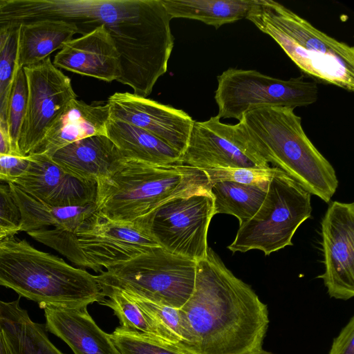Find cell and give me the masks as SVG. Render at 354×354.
<instances>
[{
    "mask_svg": "<svg viewBox=\"0 0 354 354\" xmlns=\"http://www.w3.org/2000/svg\"><path fill=\"white\" fill-rule=\"evenodd\" d=\"M235 128L253 155L283 171L310 194L329 202L338 187L332 165L305 133L294 109L268 106L245 113Z\"/></svg>",
    "mask_w": 354,
    "mask_h": 354,
    "instance_id": "3957f363",
    "label": "cell"
},
{
    "mask_svg": "<svg viewBox=\"0 0 354 354\" xmlns=\"http://www.w3.org/2000/svg\"><path fill=\"white\" fill-rule=\"evenodd\" d=\"M19 301H0V320L13 353L64 354L49 340L44 326L31 320Z\"/></svg>",
    "mask_w": 354,
    "mask_h": 354,
    "instance_id": "cb8c5ba5",
    "label": "cell"
},
{
    "mask_svg": "<svg viewBox=\"0 0 354 354\" xmlns=\"http://www.w3.org/2000/svg\"><path fill=\"white\" fill-rule=\"evenodd\" d=\"M120 354H189L174 344L117 327L110 334Z\"/></svg>",
    "mask_w": 354,
    "mask_h": 354,
    "instance_id": "f1b7e54d",
    "label": "cell"
},
{
    "mask_svg": "<svg viewBox=\"0 0 354 354\" xmlns=\"http://www.w3.org/2000/svg\"><path fill=\"white\" fill-rule=\"evenodd\" d=\"M196 261L156 247L95 275L102 292L118 290L180 308L194 288Z\"/></svg>",
    "mask_w": 354,
    "mask_h": 354,
    "instance_id": "ba28073f",
    "label": "cell"
},
{
    "mask_svg": "<svg viewBox=\"0 0 354 354\" xmlns=\"http://www.w3.org/2000/svg\"><path fill=\"white\" fill-rule=\"evenodd\" d=\"M51 159L70 175L84 180L98 181L127 160L105 135L90 136L56 151Z\"/></svg>",
    "mask_w": 354,
    "mask_h": 354,
    "instance_id": "ac0fdd59",
    "label": "cell"
},
{
    "mask_svg": "<svg viewBox=\"0 0 354 354\" xmlns=\"http://www.w3.org/2000/svg\"><path fill=\"white\" fill-rule=\"evenodd\" d=\"M10 154L21 155L14 149L6 129L0 120V156Z\"/></svg>",
    "mask_w": 354,
    "mask_h": 354,
    "instance_id": "d590c367",
    "label": "cell"
},
{
    "mask_svg": "<svg viewBox=\"0 0 354 354\" xmlns=\"http://www.w3.org/2000/svg\"><path fill=\"white\" fill-rule=\"evenodd\" d=\"M256 354H275V353H273L272 352H270V351H265L263 349H261V351H259L258 353H257Z\"/></svg>",
    "mask_w": 354,
    "mask_h": 354,
    "instance_id": "74e56055",
    "label": "cell"
},
{
    "mask_svg": "<svg viewBox=\"0 0 354 354\" xmlns=\"http://www.w3.org/2000/svg\"><path fill=\"white\" fill-rule=\"evenodd\" d=\"M211 185L217 181H232L252 185L267 191L268 184L274 176L283 171L277 167H237L218 168L205 170Z\"/></svg>",
    "mask_w": 354,
    "mask_h": 354,
    "instance_id": "4dcf8cb0",
    "label": "cell"
},
{
    "mask_svg": "<svg viewBox=\"0 0 354 354\" xmlns=\"http://www.w3.org/2000/svg\"><path fill=\"white\" fill-rule=\"evenodd\" d=\"M0 354H14L0 320Z\"/></svg>",
    "mask_w": 354,
    "mask_h": 354,
    "instance_id": "8d00e7d4",
    "label": "cell"
},
{
    "mask_svg": "<svg viewBox=\"0 0 354 354\" xmlns=\"http://www.w3.org/2000/svg\"><path fill=\"white\" fill-rule=\"evenodd\" d=\"M97 183V212L120 222L139 221L174 198L211 195L207 172L184 163L158 165L127 160Z\"/></svg>",
    "mask_w": 354,
    "mask_h": 354,
    "instance_id": "277c9868",
    "label": "cell"
},
{
    "mask_svg": "<svg viewBox=\"0 0 354 354\" xmlns=\"http://www.w3.org/2000/svg\"><path fill=\"white\" fill-rule=\"evenodd\" d=\"M214 215L212 195L194 194L170 200L137 221L163 249L198 261L207 254V231Z\"/></svg>",
    "mask_w": 354,
    "mask_h": 354,
    "instance_id": "8fae6325",
    "label": "cell"
},
{
    "mask_svg": "<svg viewBox=\"0 0 354 354\" xmlns=\"http://www.w3.org/2000/svg\"><path fill=\"white\" fill-rule=\"evenodd\" d=\"M328 354H354V316L333 339Z\"/></svg>",
    "mask_w": 354,
    "mask_h": 354,
    "instance_id": "e575fe53",
    "label": "cell"
},
{
    "mask_svg": "<svg viewBox=\"0 0 354 354\" xmlns=\"http://www.w3.org/2000/svg\"><path fill=\"white\" fill-rule=\"evenodd\" d=\"M8 184L20 212V231L28 232L46 226L73 231L97 211L96 202L52 206L32 196L16 184Z\"/></svg>",
    "mask_w": 354,
    "mask_h": 354,
    "instance_id": "44dd1931",
    "label": "cell"
},
{
    "mask_svg": "<svg viewBox=\"0 0 354 354\" xmlns=\"http://www.w3.org/2000/svg\"><path fill=\"white\" fill-rule=\"evenodd\" d=\"M217 81L216 115L239 121L247 112L259 108L308 106L317 101L318 95L317 84L302 77L281 80L255 70L229 68Z\"/></svg>",
    "mask_w": 354,
    "mask_h": 354,
    "instance_id": "30bf717a",
    "label": "cell"
},
{
    "mask_svg": "<svg viewBox=\"0 0 354 354\" xmlns=\"http://www.w3.org/2000/svg\"><path fill=\"white\" fill-rule=\"evenodd\" d=\"M28 234L76 265L100 272L160 247L140 222L113 221L97 211L73 231L44 228Z\"/></svg>",
    "mask_w": 354,
    "mask_h": 354,
    "instance_id": "52a82bcc",
    "label": "cell"
},
{
    "mask_svg": "<svg viewBox=\"0 0 354 354\" xmlns=\"http://www.w3.org/2000/svg\"><path fill=\"white\" fill-rule=\"evenodd\" d=\"M106 136L127 160L165 165L183 163L182 153L150 133L130 124L109 119Z\"/></svg>",
    "mask_w": 354,
    "mask_h": 354,
    "instance_id": "7402d4cb",
    "label": "cell"
},
{
    "mask_svg": "<svg viewBox=\"0 0 354 354\" xmlns=\"http://www.w3.org/2000/svg\"><path fill=\"white\" fill-rule=\"evenodd\" d=\"M76 27L60 21H44L18 26L17 66L37 64L73 39Z\"/></svg>",
    "mask_w": 354,
    "mask_h": 354,
    "instance_id": "603a6c76",
    "label": "cell"
},
{
    "mask_svg": "<svg viewBox=\"0 0 354 354\" xmlns=\"http://www.w3.org/2000/svg\"><path fill=\"white\" fill-rule=\"evenodd\" d=\"M210 192L215 214L233 215L239 219L241 225L255 215L267 191L232 181H217L212 183Z\"/></svg>",
    "mask_w": 354,
    "mask_h": 354,
    "instance_id": "4316f807",
    "label": "cell"
},
{
    "mask_svg": "<svg viewBox=\"0 0 354 354\" xmlns=\"http://www.w3.org/2000/svg\"><path fill=\"white\" fill-rule=\"evenodd\" d=\"M6 237H7L6 235L0 234V242L4 239Z\"/></svg>",
    "mask_w": 354,
    "mask_h": 354,
    "instance_id": "f35d334b",
    "label": "cell"
},
{
    "mask_svg": "<svg viewBox=\"0 0 354 354\" xmlns=\"http://www.w3.org/2000/svg\"><path fill=\"white\" fill-rule=\"evenodd\" d=\"M0 286L37 302L41 308L87 307L105 299L95 275L14 236L0 242Z\"/></svg>",
    "mask_w": 354,
    "mask_h": 354,
    "instance_id": "5b68a950",
    "label": "cell"
},
{
    "mask_svg": "<svg viewBox=\"0 0 354 354\" xmlns=\"http://www.w3.org/2000/svg\"><path fill=\"white\" fill-rule=\"evenodd\" d=\"M104 299L100 304L106 306L118 318L120 327L151 338L177 345L178 339L164 328L149 313L140 307L125 292L109 290L102 292Z\"/></svg>",
    "mask_w": 354,
    "mask_h": 354,
    "instance_id": "484cf974",
    "label": "cell"
},
{
    "mask_svg": "<svg viewBox=\"0 0 354 354\" xmlns=\"http://www.w3.org/2000/svg\"><path fill=\"white\" fill-rule=\"evenodd\" d=\"M28 156V166L15 182L28 194L55 207L96 201L97 181L80 180L70 175L45 153Z\"/></svg>",
    "mask_w": 354,
    "mask_h": 354,
    "instance_id": "2e32d148",
    "label": "cell"
},
{
    "mask_svg": "<svg viewBox=\"0 0 354 354\" xmlns=\"http://www.w3.org/2000/svg\"><path fill=\"white\" fill-rule=\"evenodd\" d=\"M5 0H0V6L4 3Z\"/></svg>",
    "mask_w": 354,
    "mask_h": 354,
    "instance_id": "ab89813d",
    "label": "cell"
},
{
    "mask_svg": "<svg viewBox=\"0 0 354 354\" xmlns=\"http://www.w3.org/2000/svg\"><path fill=\"white\" fill-rule=\"evenodd\" d=\"M18 27L0 30V120L6 129V109L17 68Z\"/></svg>",
    "mask_w": 354,
    "mask_h": 354,
    "instance_id": "83f0119b",
    "label": "cell"
},
{
    "mask_svg": "<svg viewBox=\"0 0 354 354\" xmlns=\"http://www.w3.org/2000/svg\"><path fill=\"white\" fill-rule=\"evenodd\" d=\"M60 21L86 35L103 26L119 54L121 84L147 97L167 70L174 45L161 0H60Z\"/></svg>",
    "mask_w": 354,
    "mask_h": 354,
    "instance_id": "7a4b0ae2",
    "label": "cell"
},
{
    "mask_svg": "<svg viewBox=\"0 0 354 354\" xmlns=\"http://www.w3.org/2000/svg\"><path fill=\"white\" fill-rule=\"evenodd\" d=\"M42 308L46 328L66 343L75 354H120L110 334L97 326L87 307Z\"/></svg>",
    "mask_w": 354,
    "mask_h": 354,
    "instance_id": "d6986e66",
    "label": "cell"
},
{
    "mask_svg": "<svg viewBox=\"0 0 354 354\" xmlns=\"http://www.w3.org/2000/svg\"><path fill=\"white\" fill-rule=\"evenodd\" d=\"M311 212L310 194L282 171L270 181L260 208L239 225L227 249L233 253L259 250L268 256L292 245L293 235Z\"/></svg>",
    "mask_w": 354,
    "mask_h": 354,
    "instance_id": "9c48e42d",
    "label": "cell"
},
{
    "mask_svg": "<svg viewBox=\"0 0 354 354\" xmlns=\"http://www.w3.org/2000/svg\"><path fill=\"white\" fill-rule=\"evenodd\" d=\"M168 15L194 19L216 28L246 19L256 0H161Z\"/></svg>",
    "mask_w": 354,
    "mask_h": 354,
    "instance_id": "d4e9b609",
    "label": "cell"
},
{
    "mask_svg": "<svg viewBox=\"0 0 354 354\" xmlns=\"http://www.w3.org/2000/svg\"><path fill=\"white\" fill-rule=\"evenodd\" d=\"M325 270L323 280L330 297L354 296V203L333 201L322 221Z\"/></svg>",
    "mask_w": 354,
    "mask_h": 354,
    "instance_id": "4fadbf2b",
    "label": "cell"
},
{
    "mask_svg": "<svg viewBox=\"0 0 354 354\" xmlns=\"http://www.w3.org/2000/svg\"><path fill=\"white\" fill-rule=\"evenodd\" d=\"M27 98L25 73L24 68L17 66L7 104L6 126L12 145L18 153V140L26 115Z\"/></svg>",
    "mask_w": 354,
    "mask_h": 354,
    "instance_id": "f546056e",
    "label": "cell"
},
{
    "mask_svg": "<svg viewBox=\"0 0 354 354\" xmlns=\"http://www.w3.org/2000/svg\"><path fill=\"white\" fill-rule=\"evenodd\" d=\"M28 164V156L10 154L0 156V180L15 183Z\"/></svg>",
    "mask_w": 354,
    "mask_h": 354,
    "instance_id": "836d02e7",
    "label": "cell"
},
{
    "mask_svg": "<svg viewBox=\"0 0 354 354\" xmlns=\"http://www.w3.org/2000/svg\"><path fill=\"white\" fill-rule=\"evenodd\" d=\"M28 98L18 149L22 156L34 153L46 132L77 95L71 79L57 68L48 57L41 62L23 68Z\"/></svg>",
    "mask_w": 354,
    "mask_h": 354,
    "instance_id": "7c38bea8",
    "label": "cell"
},
{
    "mask_svg": "<svg viewBox=\"0 0 354 354\" xmlns=\"http://www.w3.org/2000/svg\"><path fill=\"white\" fill-rule=\"evenodd\" d=\"M106 104L109 119L139 127L184 152L194 120L186 112L129 92H116Z\"/></svg>",
    "mask_w": 354,
    "mask_h": 354,
    "instance_id": "9a60e30c",
    "label": "cell"
},
{
    "mask_svg": "<svg viewBox=\"0 0 354 354\" xmlns=\"http://www.w3.org/2000/svg\"><path fill=\"white\" fill-rule=\"evenodd\" d=\"M109 107L72 100L53 122L34 153L51 156L75 141L96 135L106 136Z\"/></svg>",
    "mask_w": 354,
    "mask_h": 354,
    "instance_id": "ffe728a7",
    "label": "cell"
},
{
    "mask_svg": "<svg viewBox=\"0 0 354 354\" xmlns=\"http://www.w3.org/2000/svg\"><path fill=\"white\" fill-rule=\"evenodd\" d=\"M127 294L140 307L149 313L160 324L174 335L178 339V344L183 341L184 328L178 308L156 303L130 293Z\"/></svg>",
    "mask_w": 354,
    "mask_h": 354,
    "instance_id": "1f68e13d",
    "label": "cell"
},
{
    "mask_svg": "<svg viewBox=\"0 0 354 354\" xmlns=\"http://www.w3.org/2000/svg\"><path fill=\"white\" fill-rule=\"evenodd\" d=\"M21 215L10 187L0 184V234L14 236L20 231Z\"/></svg>",
    "mask_w": 354,
    "mask_h": 354,
    "instance_id": "d6a6232c",
    "label": "cell"
},
{
    "mask_svg": "<svg viewBox=\"0 0 354 354\" xmlns=\"http://www.w3.org/2000/svg\"><path fill=\"white\" fill-rule=\"evenodd\" d=\"M189 354H256L269 326L267 305L208 247L196 261L194 290L179 308Z\"/></svg>",
    "mask_w": 354,
    "mask_h": 354,
    "instance_id": "6da1fadb",
    "label": "cell"
},
{
    "mask_svg": "<svg viewBox=\"0 0 354 354\" xmlns=\"http://www.w3.org/2000/svg\"><path fill=\"white\" fill-rule=\"evenodd\" d=\"M181 160L202 170L269 167L253 155L234 124L221 122L217 115L194 121Z\"/></svg>",
    "mask_w": 354,
    "mask_h": 354,
    "instance_id": "5bb4252c",
    "label": "cell"
},
{
    "mask_svg": "<svg viewBox=\"0 0 354 354\" xmlns=\"http://www.w3.org/2000/svg\"><path fill=\"white\" fill-rule=\"evenodd\" d=\"M246 19L272 38L304 73L353 91V46L328 36L273 0H256Z\"/></svg>",
    "mask_w": 354,
    "mask_h": 354,
    "instance_id": "8992f818",
    "label": "cell"
},
{
    "mask_svg": "<svg viewBox=\"0 0 354 354\" xmlns=\"http://www.w3.org/2000/svg\"><path fill=\"white\" fill-rule=\"evenodd\" d=\"M53 64L80 75L111 82L120 77L119 54L103 26L66 42Z\"/></svg>",
    "mask_w": 354,
    "mask_h": 354,
    "instance_id": "e0dca14e",
    "label": "cell"
}]
</instances>
